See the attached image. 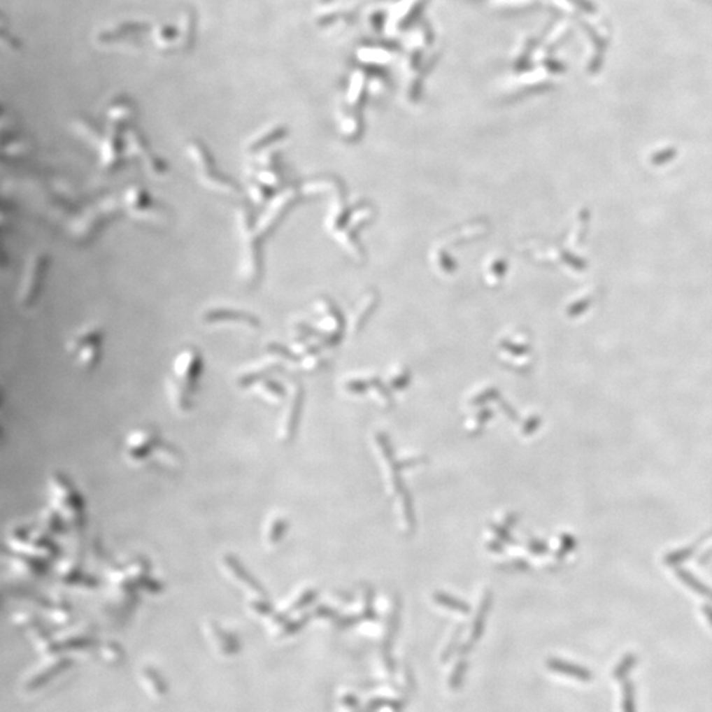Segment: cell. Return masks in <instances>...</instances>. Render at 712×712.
Masks as SVG:
<instances>
[{
	"mask_svg": "<svg viewBox=\"0 0 712 712\" xmlns=\"http://www.w3.org/2000/svg\"><path fill=\"white\" fill-rule=\"evenodd\" d=\"M622 712L636 711V698H634V685L629 681L622 683V699H621Z\"/></svg>",
	"mask_w": 712,
	"mask_h": 712,
	"instance_id": "16",
	"label": "cell"
},
{
	"mask_svg": "<svg viewBox=\"0 0 712 712\" xmlns=\"http://www.w3.org/2000/svg\"><path fill=\"white\" fill-rule=\"evenodd\" d=\"M287 128L285 126H272L268 129L259 134L252 141L248 144V150L251 152H262L266 150L271 145H276L281 140L287 138Z\"/></svg>",
	"mask_w": 712,
	"mask_h": 712,
	"instance_id": "11",
	"label": "cell"
},
{
	"mask_svg": "<svg viewBox=\"0 0 712 712\" xmlns=\"http://www.w3.org/2000/svg\"><path fill=\"white\" fill-rule=\"evenodd\" d=\"M101 655H102L104 662H107L108 665H113V667H118L124 661V653H123L122 648L119 645H116L115 643H108L107 645H104L101 650Z\"/></svg>",
	"mask_w": 712,
	"mask_h": 712,
	"instance_id": "15",
	"label": "cell"
},
{
	"mask_svg": "<svg viewBox=\"0 0 712 712\" xmlns=\"http://www.w3.org/2000/svg\"><path fill=\"white\" fill-rule=\"evenodd\" d=\"M241 231L244 235V273L245 278L252 283L257 277L260 276V250H259V241L256 235L252 232V223H250L248 218V210H241Z\"/></svg>",
	"mask_w": 712,
	"mask_h": 712,
	"instance_id": "3",
	"label": "cell"
},
{
	"mask_svg": "<svg viewBox=\"0 0 712 712\" xmlns=\"http://www.w3.org/2000/svg\"><path fill=\"white\" fill-rule=\"evenodd\" d=\"M73 665L71 658L68 655H46L44 661L28 670L20 681V689L25 694H32L44 689L52 681L57 679L61 674L66 673Z\"/></svg>",
	"mask_w": 712,
	"mask_h": 712,
	"instance_id": "2",
	"label": "cell"
},
{
	"mask_svg": "<svg viewBox=\"0 0 712 712\" xmlns=\"http://www.w3.org/2000/svg\"><path fill=\"white\" fill-rule=\"evenodd\" d=\"M202 321L207 325H217L220 322L222 323H226V322L243 323L245 326H250L251 329H255L259 325L257 320L251 314H247L244 311H235V309H223V308L207 311L202 317Z\"/></svg>",
	"mask_w": 712,
	"mask_h": 712,
	"instance_id": "8",
	"label": "cell"
},
{
	"mask_svg": "<svg viewBox=\"0 0 712 712\" xmlns=\"http://www.w3.org/2000/svg\"><path fill=\"white\" fill-rule=\"evenodd\" d=\"M207 634L210 636L214 649L218 652L219 655L231 658L241 652V646L238 637L219 628L217 624H208Z\"/></svg>",
	"mask_w": 712,
	"mask_h": 712,
	"instance_id": "7",
	"label": "cell"
},
{
	"mask_svg": "<svg viewBox=\"0 0 712 712\" xmlns=\"http://www.w3.org/2000/svg\"><path fill=\"white\" fill-rule=\"evenodd\" d=\"M153 41L160 50L166 53L180 49V35L177 27L171 24L159 25L153 31Z\"/></svg>",
	"mask_w": 712,
	"mask_h": 712,
	"instance_id": "10",
	"label": "cell"
},
{
	"mask_svg": "<svg viewBox=\"0 0 712 712\" xmlns=\"http://www.w3.org/2000/svg\"><path fill=\"white\" fill-rule=\"evenodd\" d=\"M546 667L557 674H562L564 677L573 678L581 682H591L594 679L592 671L587 667H579L560 658H549L546 661Z\"/></svg>",
	"mask_w": 712,
	"mask_h": 712,
	"instance_id": "9",
	"label": "cell"
},
{
	"mask_svg": "<svg viewBox=\"0 0 712 712\" xmlns=\"http://www.w3.org/2000/svg\"><path fill=\"white\" fill-rule=\"evenodd\" d=\"M140 681H141L143 688L147 691V694L156 701H161V699L166 698L171 691L169 685H168L165 677L162 676V673L152 665H145V667H141Z\"/></svg>",
	"mask_w": 712,
	"mask_h": 712,
	"instance_id": "5",
	"label": "cell"
},
{
	"mask_svg": "<svg viewBox=\"0 0 712 712\" xmlns=\"http://www.w3.org/2000/svg\"><path fill=\"white\" fill-rule=\"evenodd\" d=\"M339 706L346 711L354 712L360 709V701L353 692H345L339 697Z\"/></svg>",
	"mask_w": 712,
	"mask_h": 712,
	"instance_id": "18",
	"label": "cell"
},
{
	"mask_svg": "<svg viewBox=\"0 0 712 712\" xmlns=\"http://www.w3.org/2000/svg\"><path fill=\"white\" fill-rule=\"evenodd\" d=\"M297 201V193L289 190V192H284L281 196H278L276 201L273 202V205L269 208V211L266 213L265 218L263 219L262 225L259 226V232H269V231L273 230L276 227L277 223L283 219L284 214L287 213L292 206L296 204Z\"/></svg>",
	"mask_w": 712,
	"mask_h": 712,
	"instance_id": "6",
	"label": "cell"
},
{
	"mask_svg": "<svg viewBox=\"0 0 712 712\" xmlns=\"http://www.w3.org/2000/svg\"><path fill=\"white\" fill-rule=\"evenodd\" d=\"M187 152L193 157L196 164L197 172L201 183L210 187L211 190H215L219 193H225L229 196L239 194V187L230 178L223 177V174L217 172L215 162L213 157H210V153L206 147L199 141H192L187 145Z\"/></svg>",
	"mask_w": 712,
	"mask_h": 712,
	"instance_id": "1",
	"label": "cell"
},
{
	"mask_svg": "<svg viewBox=\"0 0 712 712\" xmlns=\"http://www.w3.org/2000/svg\"><path fill=\"white\" fill-rule=\"evenodd\" d=\"M22 41L15 35L8 19L0 12V52H19Z\"/></svg>",
	"mask_w": 712,
	"mask_h": 712,
	"instance_id": "13",
	"label": "cell"
},
{
	"mask_svg": "<svg viewBox=\"0 0 712 712\" xmlns=\"http://www.w3.org/2000/svg\"><path fill=\"white\" fill-rule=\"evenodd\" d=\"M317 306L321 313L318 330L323 335L322 338L326 339L327 345H335L339 341L343 330V321L341 318V314L333 302L329 299H321Z\"/></svg>",
	"mask_w": 712,
	"mask_h": 712,
	"instance_id": "4",
	"label": "cell"
},
{
	"mask_svg": "<svg viewBox=\"0 0 712 712\" xmlns=\"http://www.w3.org/2000/svg\"><path fill=\"white\" fill-rule=\"evenodd\" d=\"M332 1H333V0H318V3L322 4V6H327V4H330Z\"/></svg>",
	"mask_w": 712,
	"mask_h": 712,
	"instance_id": "19",
	"label": "cell"
},
{
	"mask_svg": "<svg viewBox=\"0 0 712 712\" xmlns=\"http://www.w3.org/2000/svg\"><path fill=\"white\" fill-rule=\"evenodd\" d=\"M469 667H470V664L466 658H462L457 662V665L451 671V676L448 678V688L451 691H458L462 689L464 678L469 671Z\"/></svg>",
	"mask_w": 712,
	"mask_h": 712,
	"instance_id": "14",
	"label": "cell"
},
{
	"mask_svg": "<svg viewBox=\"0 0 712 712\" xmlns=\"http://www.w3.org/2000/svg\"><path fill=\"white\" fill-rule=\"evenodd\" d=\"M636 664H637V657L636 655H629L624 657L620 662H619V665L615 667V670L612 673V677L615 678L616 681L625 679L627 676L629 674V671L632 670L633 667H636Z\"/></svg>",
	"mask_w": 712,
	"mask_h": 712,
	"instance_id": "17",
	"label": "cell"
},
{
	"mask_svg": "<svg viewBox=\"0 0 712 712\" xmlns=\"http://www.w3.org/2000/svg\"><path fill=\"white\" fill-rule=\"evenodd\" d=\"M197 17L193 10H185L180 15V25H178V35H180V49L189 50L194 44L196 40Z\"/></svg>",
	"mask_w": 712,
	"mask_h": 712,
	"instance_id": "12",
	"label": "cell"
}]
</instances>
